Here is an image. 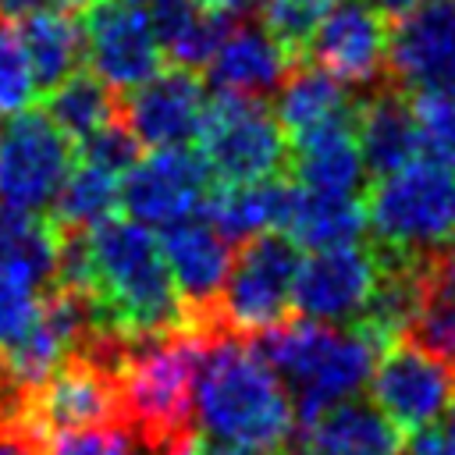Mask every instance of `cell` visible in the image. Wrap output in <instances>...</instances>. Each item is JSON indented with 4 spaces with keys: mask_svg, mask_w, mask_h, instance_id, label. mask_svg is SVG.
Masks as SVG:
<instances>
[{
    "mask_svg": "<svg viewBox=\"0 0 455 455\" xmlns=\"http://www.w3.org/2000/svg\"><path fill=\"white\" fill-rule=\"evenodd\" d=\"M288 199L291 185L281 181V174L263 181H213L203 199V213L228 242H249L263 231H281Z\"/></svg>",
    "mask_w": 455,
    "mask_h": 455,
    "instance_id": "cell-20",
    "label": "cell"
},
{
    "mask_svg": "<svg viewBox=\"0 0 455 455\" xmlns=\"http://www.w3.org/2000/svg\"><path fill=\"white\" fill-rule=\"evenodd\" d=\"M384 75L402 92H455V0H419L387 21Z\"/></svg>",
    "mask_w": 455,
    "mask_h": 455,
    "instance_id": "cell-10",
    "label": "cell"
},
{
    "mask_svg": "<svg viewBox=\"0 0 455 455\" xmlns=\"http://www.w3.org/2000/svg\"><path fill=\"white\" fill-rule=\"evenodd\" d=\"M121 114V96L103 85L92 71H75L46 89V117L78 146Z\"/></svg>",
    "mask_w": 455,
    "mask_h": 455,
    "instance_id": "cell-27",
    "label": "cell"
},
{
    "mask_svg": "<svg viewBox=\"0 0 455 455\" xmlns=\"http://www.w3.org/2000/svg\"><path fill=\"white\" fill-rule=\"evenodd\" d=\"M128 4H146V0H128Z\"/></svg>",
    "mask_w": 455,
    "mask_h": 455,
    "instance_id": "cell-40",
    "label": "cell"
},
{
    "mask_svg": "<svg viewBox=\"0 0 455 455\" xmlns=\"http://www.w3.org/2000/svg\"><path fill=\"white\" fill-rule=\"evenodd\" d=\"M196 430L252 455L284 448L295 430L291 398L252 338L210 331L192 398Z\"/></svg>",
    "mask_w": 455,
    "mask_h": 455,
    "instance_id": "cell-1",
    "label": "cell"
},
{
    "mask_svg": "<svg viewBox=\"0 0 455 455\" xmlns=\"http://www.w3.org/2000/svg\"><path fill=\"white\" fill-rule=\"evenodd\" d=\"M160 256L171 270V281L178 288V299L185 306V316L192 327H206L213 302L220 295V284L231 270V242L203 217H181L164 224Z\"/></svg>",
    "mask_w": 455,
    "mask_h": 455,
    "instance_id": "cell-15",
    "label": "cell"
},
{
    "mask_svg": "<svg viewBox=\"0 0 455 455\" xmlns=\"http://www.w3.org/2000/svg\"><path fill=\"white\" fill-rule=\"evenodd\" d=\"M75 164V142L46 117V110H18L0 117V199L32 213L50 210L60 181Z\"/></svg>",
    "mask_w": 455,
    "mask_h": 455,
    "instance_id": "cell-7",
    "label": "cell"
},
{
    "mask_svg": "<svg viewBox=\"0 0 455 455\" xmlns=\"http://www.w3.org/2000/svg\"><path fill=\"white\" fill-rule=\"evenodd\" d=\"M437 419H441V423H437V430H441V434H444V437L455 444V398L444 405V412H441Z\"/></svg>",
    "mask_w": 455,
    "mask_h": 455,
    "instance_id": "cell-37",
    "label": "cell"
},
{
    "mask_svg": "<svg viewBox=\"0 0 455 455\" xmlns=\"http://www.w3.org/2000/svg\"><path fill=\"white\" fill-rule=\"evenodd\" d=\"M299 441L306 455H402V430L355 395L306 423Z\"/></svg>",
    "mask_w": 455,
    "mask_h": 455,
    "instance_id": "cell-18",
    "label": "cell"
},
{
    "mask_svg": "<svg viewBox=\"0 0 455 455\" xmlns=\"http://www.w3.org/2000/svg\"><path fill=\"white\" fill-rule=\"evenodd\" d=\"M256 348L281 377L295 427L302 430L323 409L352 398L373 373L380 345L355 323L284 320L256 334Z\"/></svg>",
    "mask_w": 455,
    "mask_h": 455,
    "instance_id": "cell-3",
    "label": "cell"
},
{
    "mask_svg": "<svg viewBox=\"0 0 455 455\" xmlns=\"http://www.w3.org/2000/svg\"><path fill=\"white\" fill-rule=\"evenodd\" d=\"M405 338L455 370V245L416 256V295Z\"/></svg>",
    "mask_w": 455,
    "mask_h": 455,
    "instance_id": "cell-19",
    "label": "cell"
},
{
    "mask_svg": "<svg viewBox=\"0 0 455 455\" xmlns=\"http://www.w3.org/2000/svg\"><path fill=\"white\" fill-rule=\"evenodd\" d=\"M299 270V249L281 231H263L231 256V270L220 284L213 313L203 331H228L238 338H256L284 320H291V284Z\"/></svg>",
    "mask_w": 455,
    "mask_h": 455,
    "instance_id": "cell-5",
    "label": "cell"
},
{
    "mask_svg": "<svg viewBox=\"0 0 455 455\" xmlns=\"http://www.w3.org/2000/svg\"><path fill=\"white\" fill-rule=\"evenodd\" d=\"M39 85L28 68L18 25L11 14H0V117L25 110L36 100Z\"/></svg>",
    "mask_w": 455,
    "mask_h": 455,
    "instance_id": "cell-31",
    "label": "cell"
},
{
    "mask_svg": "<svg viewBox=\"0 0 455 455\" xmlns=\"http://www.w3.org/2000/svg\"><path fill=\"white\" fill-rule=\"evenodd\" d=\"M43 291L46 288L36 284L25 270L0 263V352L14 348L28 334V327L39 316Z\"/></svg>",
    "mask_w": 455,
    "mask_h": 455,
    "instance_id": "cell-30",
    "label": "cell"
},
{
    "mask_svg": "<svg viewBox=\"0 0 455 455\" xmlns=\"http://www.w3.org/2000/svg\"><path fill=\"white\" fill-rule=\"evenodd\" d=\"M352 110H355V96L348 92V85H341L320 68H306L295 60V68L277 85L274 117L288 142L331 124H345L352 121Z\"/></svg>",
    "mask_w": 455,
    "mask_h": 455,
    "instance_id": "cell-21",
    "label": "cell"
},
{
    "mask_svg": "<svg viewBox=\"0 0 455 455\" xmlns=\"http://www.w3.org/2000/svg\"><path fill=\"white\" fill-rule=\"evenodd\" d=\"M146 4H149L146 14H149L160 53H167L171 64L192 68V71L210 60L231 18H238V14H213L196 0H146Z\"/></svg>",
    "mask_w": 455,
    "mask_h": 455,
    "instance_id": "cell-25",
    "label": "cell"
},
{
    "mask_svg": "<svg viewBox=\"0 0 455 455\" xmlns=\"http://www.w3.org/2000/svg\"><path fill=\"white\" fill-rule=\"evenodd\" d=\"M82 21V60L117 96L160 71V46L149 14L128 0H85Z\"/></svg>",
    "mask_w": 455,
    "mask_h": 455,
    "instance_id": "cell-8",
    "label": "cell"
},
{
    "mask_svg": "<svg viewBox=\"0 0 455 455\" xmlns=\"http://www.w3.org/2000/svg\"><path fill=\"white\" fill-rule=\"evenodd\" d=\"M28 57V68L36 75L39 92L53 89L82 64V21L71 7H28L21 14H11Z\"/></svg>",
    "mask_w": 455,
    "mask_h": 455,
    "instance_id": "cell-23",
    "label": "cell"
},
{
    "mask_svg": "<svg viewBox=\"0 0 455 455\" xmlns=\"http://www.w3.org/2000/svg\"><path fill=\"white\" fill-rule=\"evenodd\" d=\"M370 380L373 405L402 434L430 427L455 398V370L405 334L380 345Z\"/></svg>",
    "mask_w": 455,
    "mask_h": 455,
    "instance_id": "cell-12",
    "label": "cell"
},
{
    "mask_svg": "<svg viewBox=\"0 0 455 455\" xmlns=\"http://www.w3.org/2000/svg\"><path fill=\"white\" fill-rule=\"evenodd\" d=\"M213 181H263L288 167V139L259 96L220 92L206 100L196 139Z\"/></svg>",
    "mask_w": 455,
    "mask_h": 455,
    "instance_id": "cell-6",
    "label": "cell"
},
{
    "mask_svg": "<svg viewBox=\"0 0 455 455\" xmlns=\"http://www.w3.org/2000/svg\"><path fill=\"white\" fill-rule=\"evenodd\" d=\"M295 53L274 39L263 25L231 18L228 32L213 46L210 60L203 64L217 92H235V96H267L274 92L284 75L295 68Z\"/></svg>",
    "mask_w": 455,
    "mask_h": 455,
    "instance_id": "cell-16",
    "label": "cell"
},
{
    "mask_svg": "<svg viewBox=\"0 0 455 455\" xmlns=\"http://www.w3.org/2000/svg\"><path fill=\"white\" fill-rule=\"evenodd\" d=\"M199 7H206V11H213V14H242L252 0H196Z\"/></svg>",
    "mask_w": 455,
    "mask_h": 455,
    "instance_id": "cell-35",
    "label": "cell"
},
{
    "mask_svg": "<svg viewBox=\"0 0 455 455\" xmlns=\"http://www.w3.org/2000/svg\"><path fill=\"white\" fill-rule=\"evenodd\" d=\"M288 164L299 185L309 192H359L366 181V164L355 146L352 121L288 142Z\"/></svg>",
    "mask_w": 455,
    "mask_h": 455,
    "instance_id": "cell-24",
    "label": "cell"
},
{
    "mask_svg": "<svg viewBox=\"0 0 455 455\" xmlns=\"http://www.w3.org/2000/svg\"><path fill=\"white\" fill-rule=\"evenodd\" d=\"M46 455H132V430L124 423L57 430L46 437Z\"/></svg>",
    "mask_w": 455,
    "mask_h": 455,
    "instance_id": "cell-33",
    "label": "cell"
},
{
    "mask_svg": "<svg viewBox=\"0 0 455 455\" xmlns=\"http://www.w3.org/2000/svg\"><path fill=\"white\" fill-rule=\"evenodd\" d=\"M267 455H291V451H284V448H277V451H267Z\"/></svg>",
    "mask_w": 455,
    "mask_h": 455,
    "instance_id": "cell-39",
    "label": "cell"
},
{
    "mask_svg": "<svg viewBox=\"0 0 455 455\" xmlns=\"http://www.w3.org/2000/svg\"><path fill=\"white\" fill-rule=\"evenodd\" d=\"M85 0H28V7H71V11H78Z\"/></svg>",
    "mask_w": 455,
    "mask_h": 455,
    "instance_id": "cell-38",
    "label": "cell"
},
{
    "mask_svg": "<svg viewBox=\"0 0 455 455\" xmlns=\"http://www.w3.org/2000/svg\"><path fill=\"white\" fill-rule=\"evenodd\" d=\"M419 156L455 171V92H409Z\"/></svg>",
    "mask_w": 455,
    "mask_h": 455,
    "instance_id": "cell-29",
    "label": "cell"
},
{
    "mask_svg": "<svg viewBox=\"0 0 455 455\" xmlns=\"http://www.w3.org/2000/svg\"><path fill=\"white\" fill-rule=\"evenodd\" d=\"M352 132H355V146L363 153L366 174L373 178L398 171L402 164L419 156L409 92H402L391 82H377L363 100H355Z\"/></svg>",
    "mask_w": 455,
    "mask_h": 455,
    "instance_id": "cell-17",
    "label": "cell"
},
{
    "mask_svg": "<svg viewBox=\"0 0 455 455\" xmlns=\"http://www.w3.org/2000/svg\"><path fill=\"white\" fill-rule=\"evenodd\" d=\"M402 455H455V444L430 423V427L412 430V441L402 444Z\"/></svg>",
    "mask_w": 455,
    "mask_h": 455,
    "instance_id": "cell-34",
    "label": "cell"
},
{
    "mask_svg": "<svg viewBox=\"0 0 455 455\" xmlns=\"http://www.w3.org/2000/svg\"><path fill=\"white\" fill-rule=\"evenodd\" d=\"M366 231L398 256H427L455 245V171L409 160L373 178L366 192Z\"/></svg>",
    "mask_w": 455,
    "mask_h": 455,
    "instance_id": "cell-4",
    "label": "cell"
},
{
    "mask_svg": "<svg viewBox=\"0 0 455 455\" xmlns=\"http://www.w3.org/2000/svg\"><path fill=\"white\" fill-rule=\"evenodd\" d=\"M117 181H121V174H114L107 167H96L89 160L71 164L68 178L60 181V188L50 203V220L57 228H92V224H100L117 206Z\"/></svg>",
    "mask_w": 455,
    "mask_h": 455,
    "instance_id": "cell-28",
    "label": "cell"
},
{
    "mask_svg": "<svg viewBox=\"0 0 455 455\" xmlns=\"http://www.w3.org/2000/svg\"><path fill=\"white\" fill-rule=\"evenodd\" d=\"M206 110V85L192 68L153 71L121 96V121L139 146H188Z\"/></svg>",
    "mask_w": 455,
    "mask_h": 455,
    "instance_id": "cell-14",
    "label": "cell"
},
{
    "mask_svg": "<svg viewBox=\"0 0 455 455\" xmlns=\"http://www.w3.org/2000/svg\"><path fill=\"white\" fill-rule=\"evenodd\" d=\"M384 18H395V14H402V11H409V7H416L419 0H370Z\"/></svg>",
    "mask_w": 455,
    "mask_h": 455,
    "instance_id": "cell-36",
    "label": "cell"
},
{
    "mask_svg": "<svg viewBox=\"0 0 455 455\" xmlns=\"http://www.w3.org/2000/svg\"><path fill=\"white\" fill-rule=\"evenodd\" d=\"M206 338L210 331L185 323L124 341L117 355L121 419L146 455H171L196 434L192 398Z\"/></svg>",
    "mask_w": 455,
    "mask_h": 455,
    "instance_id": "cell-2",
    "label": "cell"
},
{
    "mask_svg": "<svg viewBox=\"0 0 455 455\" xmlns=\"http://www.w3.org/2000/svg\"><path fill=\"white\" fill-rule=\"evenodd\" d=\"M213 178L188 146H156L146 156H135L117 181V203L124 213L146 228H164L171 220L192 217L203 210Z\"/></svg>",
    "mask_w": 455,
    "mask_h": 455,
    "instance_id": "cell-9",
    "label": "cell"
},
{
    "mask_svg": "<svg viewBox=\"0 0 455 455\" xmlns=\"http://www.w3.org/2000/svg\"><path fill=\"white\" fill-rule=\"evenodd\" d=\"M60 256V231L50 217L0 199V263L25 270L36 284L53 288Z\"/></svg>",
    "mask_w": 455,
    "mask_h": 455,
    "instance_id": "cell-26",
    "label": "cell"
},
{
    "mask_svg": "<svg viewBox=\"0 0 455 455\" xmlns=\"http://www.w3.org/2000/svg\"><path fill=\"white\" fill-rule=\"evenodd\" d=\"M384 274V256L377 245L363 249L352 245H331L313 249L306 259H299L295 284H291V306L323 323H355Z\"/></svg>",
    "mask_w": 455,
    "mask_h": 455,
    "instance_id": "cell-11",
    "label": "cell"
},
{
    "mask_svg": "<svg viewBox=\"0 0 455 455\" xmlns=\"http://www.w3.org/2000/svg\"><path fill=\"white\" fill-rule=\"evenodd\" d=\"M387 18L370 0H334L306 36L299 57L348 89H373L384 78Z\"/></svg>",
    "mask_w": 455,
    "mask_h": 455,
    "instance_id": "cell-13",
    "label": "cell"
},
{
    "mask_svg": "<svg viewBox=\"0 0 455 455\" xmlns=\"http://www.w3.org/2000/svg\"><path fill=\"white\" fill-rule=\"evenodd\" d=\"M331 4L334 0H259V25L299 57L306 36Z\"/></svg>",
    "mask_w": 455,
    "mask_h": 455,
    "instance_id": "cell-32",
    "label": "cell"
},
{
    "mask_svg": "<svg viewBox=\"0 0 455 455\" xmlns=\"http://www.w3.org/2000/svg\"><path fill=\"white\" fill-rule=\"evenodd\" d=\"M284 235L302 249L352 245L366 235V203L359 192H309L291 185Z\"/></svg>",
    "mask_w": 455,
    "mask_h": 455,
    "instance_id": "cell-22",
    "label": "cell"
}]
</instances>
